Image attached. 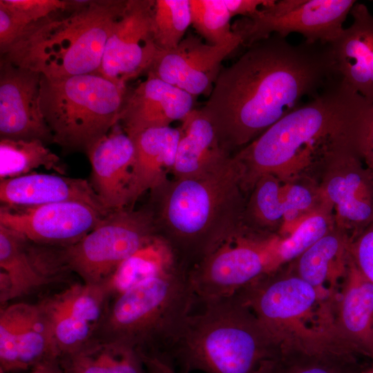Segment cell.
<instances>
[{
  "mask_svg": "<svg viewBox=\"0 0 373 373\" xmlns=\"http://www.w3.org/2000/svg\"><path fill=\"white\" fill-rule=\"evenodd\" d=\"M3 205L32 207L61 202H81L108 213L86 180L58 173L32 172L0 181Z\"/></svg>",
  "mask_w": 373,
  "mask_h": 373,
  "instance_id": "obj_22",
  "label": "cell"
},
{
  "mask_svg": "<svg viewBox=\"0 0 373 373\" xmlns=\"http://www.w3.org/2000/svg\"><path fill=\"white\" fill-rule=\"evenodd\" d=\"M280 347L281 343L237 296H195L163 360L184 373H258Z\"/></svg>",
  "mask_w": 373,
  "mask_h": 373,
  "instance_id": "obj_4",
  "label": "cell"
},
{
  "mask_svg": "<svg viewBox=\"0 0 373 373\" xmlns=\"http://www.w3.org/2000/svg\"><path fill=\"white\" fill-rule=\"evenodd\" d=\"M370 356L373 358V351H372V354H371Z\"/></svg>",
  "mask_w": 373,
  "mask_h": 373,
  "instance_id": "obj_46",
  "label": "cell"
},
{
  "mask_svg": "<svg viewBox=\"0 0 373 373\" xmlns=\"http://www.w3.org/2000/svg\"><path fill=\"white\" fill-rule=\"evenodd\" d=\"M43 167L65 175L66 169L59 156L39 140L0 139V180L32 173Z\"/></svg>",
  "mask_w": 373,
  "mask_h": 373,
  "instance_id": "obj_30",
  "label": "cell"
},
{
  "mask_svg": "<svg viewBox=\"0 0 373 373\" xmlns=\"http://www.w3.org/2000/svg\"><path fill=\"white\" fill-rule=\"evenodd\" d=\"M146 372H147V373H152V372H149V371H147V370H146Z\"/></svg>",
  "mask_w": 373,
  "mask_h": 373,
  "instance_id": "obj_47",
  "label": "cell"
},
{
  "mask_svg": "<svg viewBox=\"0 0 373 373\" xmlns=\"http://www.w3.org/2000/svg\"><path fill=\"white\" fill-rule=\"evenodd\" d=\"M329 44L292 45L274 34L222 68L200 108L222 150L244 148L334 77Z\"/></svg>",
  "mask_w": 373,
  "mask_h": 373,
  "instance_id": "obj_1",
  "label": "cell"
},
{
  "mask_svg": "<svg viewBox=\"0 0 373 373\" xmlns=\"http://www.w3.org/2000/svg\"><path fill=\"white\" fill-rule=\"evenodd\" d=\"M353 21L329 44L334 75L373 104V16L355 3Z\"/></svg>",
  "mask_w": 373,
  "mask_h": 373,
  "instance_id": "obj_20",
  "label": "cell"
},
{
  "mask_svg": "<svg viewBox=\"0 0 373 373\" xmlns=\"http://www.w3.org/2000/svg\"><path fill=\"white\" fill-rule=\"evenodd\" d=\"M276 240L247 235L245 228L227 240L189 271L195 296L230 297L276 270Z\"/></svg>",
  "mask_w": 373,
  "mask_h": 373,
  "instance_id": "obj_10",
  "label": "cell"
},
{
  "mask_svg": "<svg viewBox=\"0 0 373 373\" xmlns=\"http://www.w3.org/2000/svg\"><path fill=\"white\" fill-rule=\"evenodd\" d=\"M41 75L0 60V137L53 143L40 107Z\"/></svg>",
  "mask_w": 373,
  "mask_h": 373,
  "instance_id": "obj_17",
  "label": "cell"
},
{
  "mask_svg": "<svg viewBox=\"0 0 373 373\" xmlns=\"http://www.w3.org/2000/svg\"><path fill=\"white\" fill-rule=\"evenodd\" d=\"M18 303L0 310V370L5 373L20 370L19 359Z\"/></svg>",
  "mask_w": 373,
  "mask_h": 373,
  "instance_id": "obj_36",
  "label": "cell"
},
{
  "mask_svg": "<svg viewBox=\"0 0 373 373\" xmlns=\"http://www.w3.org/2000/svg\"><path fill=\"white\" fill-rule=\"evenodd\" d=\"M58 361L62 373H147L135 350L97 338Z\"/></svg>",
  "mask_w": 373,
  "mask_h": 373,
  "instance_id": "obj_26",
  "label": "cell"
},
{
  "mask_svg": "<svg viewBox=\"0 0 373 373\" xmlns=\"http://www.w3.org/2000/svg\"><path fill=\"white\" fill-rule=\"evenodd\" d=\"M360 373H373V368H371L368 370H366V371H363V372H361Z\"/></svg>",
  "mask_w": 373,
  "mask_h": 373,
  "instance_id": "obj_45",
  "label": "cell"
},
{
  "mask_svg": "<svg viewBox=\"0 0 373 373\" xmlns=\"http://www.w3.org/2000/svg\"><path fill=\"white\" fill-rule=\"evenodd\" d=\"M0 2L32 23L65 11L69 6V0H0Z\"/></svg>",
  "mask_w": 373,
  "mask_h": 373,
  "instance_id": "obj_37",
  "label": "cell"
},
{
  "mask_svg": "<svg viewBox=\"0 0 373 373\" xmlns=\"http://www.w3.org/2000/svg\"><path fill=\"white\" fill-rule=\"evenodd\" d=\"M195 97L147 75L134 89L128 90L118 124L131 138L149 128L170 126L194 108Z\"/></svg>",
  "mask_w": 373,
  "mask_h": 373,
  "instance_id": "obj_19",
  "label": "cell"
},
{
  "mask_svg": "<svg viewBox=\"0 0 373 373\" xmlns=\"http://www.w3.org/2000/svg\"><path fill=\"white\" fill-rule=\"evenodd\" d=\"M249 204L245 206L244 220L247 217L257 224L269 226L281 218H285L287 206L284 188L280 186L276 176L260 177L254 187Z\"/></svg>",
  "mask_w": 373,
  "mask_h": 373,
  "instance_id": "obj_34",
  "label": "cell"
},
{
  "mask_svg": "<svg viewBox=\"0 0 373 373\" xmlns=\"http://www.w3.org/2000/svg\"><path fill=\"white\" fill-rule=\"evenodd\" d=\"M175 262L167 244L155 236L126 259L104 285L111 299L161 274Z\"/></svg>",
  "mask_w": 373,
  "mask_h": 373,
  "instance_id": "obj_27",
  "label": "cell"
},
{
  "mask_svg": "<svg viewBox=\"0 0 373 373\" xmlns=\"http://www.w3.org/2000/svg\"><path fill=\"white\" fill-rule=\"evenodd\" d=\"M362 155L373 165V118L370 124L363 143Z\"/></svg>",
  "mask_w": 373,
  "mask_h": 373,
  "instance_id": "obj_44",
  "label": "cell"
},
{
  "mask_svg": "<svg viewBox=\"0 0 373 373\" xmlns=\"http://www.w3.org/2000/svg\"><path fill=\"white\" fill-rule=\"evenodd\" d=\"M191 25L189 0H155L153 26L155 44L159 50L175 48L184 38Z\"/></svg>",
  "mask_w": 373,
  "mask_h": 373,
  "instance_id": "obj_32",
  "label": "cell"
},
{
  "mask_svg": "<svg viewBox=\"0 0 373 373\" xmlns=\"http://www.w3.org/2000/svg\"><path fill=\"white\" fill-rule=\"evenodd\" d=\"M154 0H127L106 41L97 73L121 85L146 73L158 51Z\"/></svg>",
  "mask_w": 373,
  "mask_h": 373,
  "instance_id": "obj_12",
  "label": "cell"
},
{
  "mask_svg": "<svg viewBox=\"0 0 373 373\" xmlns=\"http://www.w3.org/2000/svg\"><path fill=\"white\" fill-rule=\"evenodd\" d=\"M284 196L287 206L285 218L287 220L294 219L312 203V196L309 190L300 185H292L287 189H284Z\"/></svg>",
  "mask_w": 373,
  "mask_h": 373,
  "instance_id": "obj_40",
  "label": "cell"
},
{
  "mask_svg": "<svg viewBox=\"0 0 373 373\" xmlns=\"http://www.w3.org/2000/svg\"><path fill=\"white\" fill-rule=\"evenodd\" d=\"M372 118L373 104L334 77L317 95L233 155L245 191L265 175L283 176L318 158L361 154Z\"/></svg>",
  "mask_w": 373,
  "mask_h": 373,
  "instance_id": "obj_2",
  "label": "cell"
},
{
  "mask_svg": "<svg viewBox=\"0 0 373 373\" xmlns=\"http://www.w3.org/2000/svg\"><path fill=\"white\" fill-rule=\"evenodd\" d=\"M356 353L330 333L287 340L258 373H360Z\"/></svg>",
  "mask_w": 373,
  "mask_h": 373,
  "instance_id": "obj_21",
  "label": "cell"
},
{
  "mask_svg": "<svg viewBox=\"0 0 373 373\" xmlns=\"http://www.w3.org/2000/svg\"><path fill=\"white\" fill-rule=\"evenodd\" d=\"M179 128L171 126L145 130L131 137L134 144L131 204L147 191H152L169 179L172 171L180 138Z\"/></svg>",
  "mask_w": 373,
  "mask_h": 373,
  "instance_id": "obj_24",
  "label": "cell"
},
{
  "mask_svg": "<svg viewBox=\"0 0 373 373\" xmlns=\"http://www.w3.org/2000/svg\"><path fill=\"white\" fill-rule=\"evenodd\" d=\"M108 213L74 201L32 207L1 204L0 225L36 243L68 247L84 238Z\"/></svg>",
  "mask_w": 373,
  "mask_h": 373,
  "instance_id": "obj_14",
  "label": "cell"
},
{
  "mask_svg": "<svg viewBox=\"0 0 373 373\" xmlns=\"http://www.w3.org/2000/svg\"><path fill=\"white\" fill-rule=\"evenodd\" d=\"M157 236L149 206L112 211L76 243L61 247L70 273L90 285H104L128 258Z\"/></svg>",
  "mask_w": 373,
  "mask_h": 373,
  "instance_id": "obj_8",
  "label": "cell"
},
{
  "mask_svg": "<svg viewBox=\"0 0 373 373\" xmlns=\"http://www.w3.org/2000/svg\"><path fill=\"white\" fill-rule=\"evenodd\" d=\"M0 2V52L3 55L34 24Z\"/></svg>",
  "mask_w": 373,
  "mask_h": 373,
  "instance_id": "obj_38",
  "label": "cell"
},
{
  "mask_svg": "<svg viewBox=\"0 0 373 373\" xmlns=\"http://www.w3.org/2000/svg\"><path fill=\"white\" fill-rule=\"evenodd\" d=\"M345 249L341 237L327 233L297 258L296 275L325 294V282L332 283L345 270Z\"/></svg>",
  "mask_w": 373,
  "mask_h": 373,
  "instance_id": "obj_29",
  "label": "cell"
},
{
  "mask_svg": "<svg viewBox=\"0 0 373 373\" xmlns=\"http://www.w3.org/2000/svg\"><path fill=\"white\" fill-rule=\"evenodd\" d=\"M236 41L213 46L189 35L175 48L158 51L146 75H152L196 97L211 94L222 61L242 46Z\"/></svg>",
  "mask_w": 373,
  "mask_h": 373,
  "instance_id": "obj_16",
  "label": "cell"
},
{
  "mask_svg": "<svg viewBox=\"0 0 373 373\" xmlns=\"http://www.w3.org/2000/svg\"><path fill=\"white\" fill-rule=\"evenodd\" d=\"M327 219L322 215L309 216L284 239H276L275 259L277 267L283 263L297 258L327 233Z\"/></svg>",
  "mask_w": 373,
  "mask_h": 373,
  "instance_id": "obj_35",
  "label": "cell"
},
{
  "mask_svg": "<svg viewBox=\"0 0 373 373\" xmlns=\"http://www.w3.org/2000/svg\"><path fill=\"white\" fill-rule=\"evenodd\" d=\"M147 371L152 373H176L174 367L169 363L155 357L142 358Z\"/></svg>",
  "mask_w": 373,
  "mask_h": 373,
  "instance_id": "obj_42",
  "label": "cell"
},
{
  "mask_svg": "<svg viewBox=\"0 0 373 373\" xmlns=\"http://www.w3.org/2000/svg\"><path fill=\"white\" fill-rule=\"evenodd\" d=\"M354 256L356 267L373 283V228L356 242L354 247Z\"/></svg>",
  "mask_w": 373,
  "mask_h": 373,
  "instance_id": "obj_39",
  "label": "cell"
},
{
  "mask_svg": "<svg viewBox=\"0 0 373 373\" xmlns=\"http://www.w3.org/2000/svg\"><path fill=\"white\" fill-rule=\"evenodd\" d=\"M334 335L356 353L373 351V283L351 264L333 323Z\"/></svg>",
  "mask_w": 373,
  "mask_h": 373,
  "instance_id": "obj_23",
  "label": "cell"
},
{
  "mask_svg": "<svg viewBox=\"0 0 373 373\" xmlns=\"http://www.w3.org/2000/svg\"><path fill=\"white\" fill-rule=\"evenodd\" d=\"M271 1V0H224L232 17L238 15L242 17H251Z\"/></svg>",
  "mask_w": 373,
  "mask_h": 373,
  "instance_id": "obj_41",
  "label": "cell"
},
{
  "mask_svg": "<svg viewBox=\"0 0 373 373\" xmlns=\"http://www.w3.org/2000/svg\"><path fill=\"white\" fill-rule=\"evenodd\" d=\"M0 303L37 292L69 274L61 247L34 242L0 225Z\"/></svg>",
  "mask_w": 373,
  "mask_h": 373,
  "instance_id": "obj_13",
  "label": "cell"
},
{
  "mask_svg": "<svg viewBox=\"0 0 373 373\" xmlns=\"http://www.w3.org/2000/svg\"><path fill=\"white\" fill-rule=\"evenodd\" d=\"M110 300L104 285L75 283L39 302L59 358L79 349L95 336Z\"/></svg>",
  "mask_w": 373,
  "mask_h": 373,
  "instance_id": "obj_15",
  "label": "cell"
},
{
  "mask_svg": "<svg viewBox=\"0 0 373 373\" xmlns=\"http://www.w3.org/2000/svg\"><path fill=\"white\" fill-rule=\"evenodd\" d=\"M191 25L205 42L223 46L242 39L232 30V18L224 0H189Z\"/></svg>",
  "mask_w": 373,
  "mask_h": 373,
  "instance_id": "obj_31",
  "label": "cell"
},
{
  "mask_svg": "<svg viewBox=\"0 0 373 373\" xmlns=\"http://www.w3.org/2000/svg\"><path fill=\"white\" fill-rule=\"evenodd\" d=\"M356 2L271 0L255 15L236 20L232 30L247 47L274 34L286 37L293 32L302 35L309 44H329L343 32V23Z\"/></svg>",
  "mask_w": 373,
  "mask_h": 373,
  "instance_id": "obj_9",
  "label": "cell"
},
{
  "mask_svg": "<svg viewBox=\"0 0 373 373\" xmlns=\"http://www.w3.org/2000/svg\"><path fill=\"white\" fill-rule=\"evenodd\" d=\"M326 193L336 205L341 217L354 222L364 221L372 212L370 194L361 177L354 173L333 178Z\"/></svg>",
  "mask_w": 373,
  "mask_h": 373,
  "instance_id": "obj_33",
  "label": "cell"
},
{
  "mask_svg": "<svg viewBox=\"0 0 373 373\" xmlns=\"http://www.w3.org/2000/svg\"><path fill=\"white\" fill-rule=\"evenodd\" d=\"M195 298L189 271L175 262L156 276L111 298L94 338L125 345L141 358L162 359Z\"/></svg>",
  "mask_w": 373,
  "mask_h": 373,
  "instance_id": "obj_6",
  "label": "cell"
},
{
  "mask_svg": "<svg viewBox=\"0 0 373 373\" xmlns=\"http://www.w3.org/2000/svg\"><path fill=\"white\" fill-rule=\"evenodd\" d=\"M127 0H70L35 23L1 59L50 78L97 73L113 26Z\"/></svg>",
  "mask_w": 373,
  "mask_h": 373,
  "instance_id": "obj_5",
  "label": "cell"
},
{
  "mask_svg": "<svg viewBox=\"0 0 373 373\" xmlns=\"http://www.w3.org/2000/svg\"><path fill=\"white\" fill-rule=\"evenodd\" d=\"M181 122L174 178L200 175L231 156L221 148L213 126L200 109L193 108Z\"/></svg>",
  "mask_w": 373,
  "mask_h": 373,
  "instance_id": "obj_25",
  "label": "cell"
},
{
  "mask_svg": "<svg viewBox=\"0 0 373 373\" xmlns=\"http://www.w3.org/2000/svg\"><path fill=\"white\" fill-rule=\"evenodd\" d=\"M29 373H62L57 358L44 361L30 369Z\"/></svg>",
  "mask_w": 373,
  "mask_h": 373,
  "instance_id": "obj_43",
  "label": "cell"
},
{
  "mask_svg": "<svg viewBox=\"0 0 373 373\" xmlns=\"http://www.w3.org/2000/svg\"><path fill=\"white\" fill-rule=\"evenodd\" d=\"M236 296L281 343L328 331L315 330L306 325V320L312 317L323 294L297 275L276 278L265 275Z\"/></svg>",
  "mask_w": 373,
  "mask_h": 373,
  "instance_id": "obj_11",
  "label": "cell"
},
{
  "mask_svg": "<svg viewBox=\"0 0 373 373\" xmlns=\"http://www.w3.org/2000/svg\"><path fill=\"white\" fill-rule=\"evenodd\" d=\"M40 107L53 143L84 151L118 123L128 88L97 73L50 79L41 75Z\"/></svg>",
  "mask_w": 373,
  "mask_h": 373,
  "instance_id": "obj_7",
  "label": "cell"
},
{
  "mask_svg": "<svg viewBox=\"0 0 373 373\" xmlns=\"http://www.w3.org/2000/svg\"><path fill=\"white\" fill-rule=\"evenodd\" d=\"M242 178L231 155L204 173L168 180L151 191L157 236L187 271L245 228Z\"/></svg>",
  "mask_w": 373,
  "mask_h": 373,
  "instance_id": "obj_3",
  "label": "cell"
},
{
  "mask_svg": "<svg viewBox=\"0 0 373 373\" xmlns=\"http://www.w3.org/2000/svg\"><path fill=\"white\" fill-rule=\"evenodd\" d=\"M85 152L91 166L90 182L104 207L110 211L131 208L133 140L117 123Z\"/></svg>",
  "mask_w": 373,
  "mask_h": 373,
  "instance_id": "obj_18",
  "label": "cell"
},
{
  "mask_svg": "<svg viewBox=\"0 0 373 373\" xmlns=\"http://www.w3.org/2000/svg\"><path fill=\"white\" fill-rule=\"evenodd\" d=\"M18 307L20 370L58 359L50 324L40 303H19Z\"/></svg>",
  "mask_w": 373,
  "mask_h": 373,
  "instance_id": "obj_28",
  "label": "cell"
}]
</instances>
